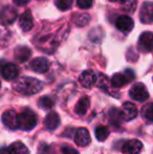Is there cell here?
Instances as JSON below:
<instances>
[{
	"mask_svg": "<svg viewBox=\"0 0 153 154\" xmlns=\"http://www.w3.org/2000/svg\"><path fill=\"white\" fill-rule=\"evenodd\" d=\"M139 49L143 53H150L153 51V34L150 32H145L139 36Z\"/></svg>",
	"mask_w": 153,
	"mask_h": 154,
	"instance_id": "obj_6",
	"label": "cell"
},
{
	"mask_svg": "<svg viewBox=\"0 0 153 154\" xmlns=\"http://www.w3.org/2000/svg\"><path fill=\"white\" fill-rule=\"evenodd\" d=\"M137 5V0H124L122 2V6L126 12H134Z\"/></svg>",
	"mask_w": 153,
	"mask_h": 154,
	"instance_id": "obj_24",
	"label": "cell"
},
{
	"mask_svg": "<svg viewBox=\"0 0 153 154\" xmlns=\"http://www.w3.org/2000/svg\"><path fill=\"white\" fill-rule=\"evenodd\" d=\"M139 20L144 24H152L153 23V2L143 3L139 11Z\"/></svg>",
	"mask_w": 153,
	"mask_h": 154,
	"instance_id": "obj_7",
	"label": "cell"
},
{
	"mask_svg": "<svg viewBox=\"0 0 153 154\" xmlns=\"http://www.w3.org/2000/svg\"><path fill=\"white\" fill-rule=\"evenodd\" d=\"M80 83L85 88H91L96 82V75L92 70H85L81 73L79 78Z\"/></svg>",
	"mask_w": 153,
	"mask_h": 154,
	"instance_id": "obj_13",
	"label": "cell"
},
{
	"mask_svg": "<svg viewBox=\"0 0 153 154\" xmlns=\"http://www.w3.org/2000/svg\"><path fill=\"white\" fill-rule=\"evenodd\" d=\"M108 1H110V2H121V3H122L124 0H108Z\"/></svg>",
	"mask_w": 153,
	"mask_h": 154,
	"instance_id": "obj_31",
	"label": "cell"
},
{
	"mask_svg": "<svg viewBox=\"0 0 153 154\" xmlns=\"http://www.w3.org/2000/svg\"><path fill=\"white\" fill-rule=\"evenodd\" d=\"M90 140V134L86 128H79L76 132L75 135V143L80 147H85L87 145H89Z\"/></svg>",
	"mask_w": 153,
	"mask_h": 154,
	"instance_id": "obj_12",
	"label": "cell"
},
{
	"mask_svg": "<svg viewBox=\"0 0 153 154\" xmlns=\"http://www.w3.org/2000/svg\"><path fill=\"white\" fill-rule=\"evenodd\" d=\"M0 86H1V83H0Z\"/></svg>",
	"mask_w": 153,
	"mask_h": 154,
	"instance_id": "obj_32",
	"label": "cell"
},
{
	"mask_svg": "<svg viewBox=\"0 0 153 154\" xmlns=\"http://www.w3.org/2000/svg\"><path fill=\"white\" fill-rule=\"evenodd\" d=\"M19 26L23 32H29L34 26L33 16L31 14V11H25L19 18Z\"/></svg>",
	"mask_w": 153,
	"mask_h": 154,
	"instance_id": "obj_14",
	"label": "cell"
},
{
	"mask_svg": "<svg viewBox=\"0 0 153 154\" xmlns=\"http://www.w3.org/2000/svg\"><path fill=\"white\" fill-rule=\"evenodd\" d=\"M62 34H64V32L58 29L57 32H45L42 36L38 35L37 38H36V44L39 45V47H40L39 49H43V51H45V48L56 47L60 43V41L64 38Z\"/></svg>",
	"mask_w": 153,
	"mask_h": 154,
	"instance_id": "obj_2",
	"label": "cell"
},
{
	"mask_svg": "<svg viewBox=\"0 0 153 154\" xmlns=\"http://www.w3.org/2000/svg\"><path fill=\"white\" fill-rule=\"evenodd\" d=\"M115 26L118 31L123 32H129L134 26V22H133V20L129 16L123 15V16H120L116 19Z\"/></svg>",
	"mask_w": 153,
	"mask_h": 154,
	"instance_id": "obj_10",
	"label": "cell"
},
{
	"mask_svg": "<svg viewBox=\"0 0 153 154\" xmlns=\"http://www.w3.org/2000/svg\"><path fill=\"white\" fill-rule=\"evenodd\" d=\"M13 1H14V3L16 4V5L21 6V5H25V4H27L31 0H13Z\"/></svg>",
	"mask_w": 153,
	"mask_h": 154,
	"instance_id": "obj_30",
	"label": "cell"
},
{
	"mask_svg": "<svg viewBox=\"0 0 153 154\" xmlns=\"http://www.w3.org/2000/svg\"><path fill=\"white\" fill-rule=\"evenodd\" d=\"M17 18V11L13 6H4L0 13V20L4 24H12Z\"/></svg>",
	"mask_w": 153,
	"mask_h": 154,
	"instance_id": "obj_11",
	"label": "cell"
},
{
	"mask_svg": "<svg viewBox=\"0 0 153 154\" xmlns=\"http://www.w3.org/2000/svg\"><path fill=\"white\" fill-rule=\"evenodd\" d=\"M10 154H29L27 147L22 142H16L8 147Z\"/></svg>",
	"mask_w": 153,
	"mask_h": 154,
	"instance_id": "obj_21",
	"label": "cell"
},
{
	"mask_svg": "<svg viewBox=\"0 0 153 154\" xmlns=\"http://www.w3.org/2000/svg\"><path fill=\"white\" fill-rule=\"evenodd\" d=\"M90 21V16L88 14H81L76 18L75 22H76V25L78 26H85L89 23Z\"/></svg>",
	"mask_w": 153,
	"mask_h": 154,
	"instance_id": "obj_26",
	"label": "cell"
},
{
	"mask_svg": "<svg viewBox=\"0 0 153 154\" xmlns=\"http://www.w3.org/2000/svg\"><path fill=\"white\" fill-rule=\"evenodd\" d=\"M62 154H79V152L76 150L75 148H72V147H63L61 149Z\"/></svg>",
	"mask_w": 153,
	"mask_h": 154,
	"instance_id": "obj_29",
	"label": "cell"
},
{
	"mask_svg": "<svg viewBox=\"0 0 153 154\" xmlns=\"http://www.w3.org/2000/svg\"><path fill=\"white\" fill-rule=\"evenodd\" d=\"M72 2L74 0H56L55 3L60 11H67L72 5Z\"/></svg>",
	"mask_w": 153,
	"mask_h": 154,
	"instance_id": "obj_25",
	"label": "cell"
},
{
	"mask_svg": "<svg viewBox=\"0 0 153 154\" xmlns=\"http://www.w3.org/2000/svg\"><path fill=\"white\" fill-rule=\"evenodd\" d=\"M32 55V51L26 46H19L15 51V58L19 62H25L29 59Z\"/></svg>",
	"mask_w": 153,
	"mask_h": 154,
	"instance_id": "obj_20",
	"label": "cell"
},
{
	"mask_svg": "<svg viewBox=\"0 0 153 154\" xmlns=\"http://www.w3.org/2000/svg\"><path fill=\"white\" fill-rule=\"evenodd\" d=\"M134 72L131 69H127L125 70L124 73H115L111 79V85L115 88H120L122 86L126 85L130 81L134 79Z\"/></svg>",
	"mask_w": 153,
	"mask_h": 154,
	"instance_id": "obj_4",
	"label": "cell"
},
{
	"mask_svg": "<svg viewBox=\"0 0 153 154\" xmlns=\"http://www.w3.org/2000/svg\"><path fill=\"white\" fill-rule=\"evenodd\" d=\"M109 135V130L105 126H99L96 129V137L100 142H104Z\"/></svg>",
	"mask_w": 153,
	"mask_h": 154,
	"instance_id": "obj_23",
	"label": "cell"
},
{
	"mask_svg": "<svg viewBox=\"0 0 153 154\" xmlns=\"http://www.w3.org/2000/svg\"><path fill=\"white\" fill-rule=\"evenodd\" d=\"M13 88L17 92L25 95L36 94L42 89V83L38 79L31 77H22L16 80L13 85Z\"/></svg>",
	"mask_w": 153,
	"mask_h": 154,
	"instance_id": "obj_1",
	"label": "cell"
},
{
	"mask_svg": "<svg viewBox=\"0 0 153 154\" xmlns=\"http://www.w3.org/2000/svg\"><path fill=\"white\" fill-rule=\"evenodd\" d=\"M39 106H40L41 108H43V109L48 110V109H50V108H53L54 102L50 97H41L40 101H39Z\"/></svg>",
	"mask_w": 153,
	"mask_h": 154,
	"instance_id": "obj_27",
	"label": "cell"
},
{
	"mask_svg": "<svg viewBox=\"0 0 153 154\" xmlns=\"http://www.w3.org/2000/svg\"><path fill=\"white\" fill-rule=\"evenodd\" d=\"M18 73H19L18 67H17L15 64H13V63H8V64H5L1 68L2 77H3L5 80H8V81L15 80L17 77H18Z\"/></svg>",
	"mask_w": 153,
	"mask_h": 154,
	"instance_id": "obj_16",
	"label": "cell"
},
{
	"mask_svg": "<svg viewBox=\"0 0 153 154\" xmlns=\"http://www.w3.org/2000/svg\"><path fill=\"white\" fill-rule=\"evenodd\" d=\"M2 123L10 129H17L19 128V124H18V114L16 113L13 110H8V111H5L1 116Z\"/></svg>",
	"mask_w": 153,
	"mask_h": 154,
	"instance_id": "obj_9",
	"label": "cell"
},
{
	"mask_svg": "<svg viewBox=\"0 0 153 154\" xmlns=\"http://www.w3.org/2000/svg\"><path fill=\"white\" fill-rule=\"evenodd\" d=\"M143 149V144L139 140H130L125 143L123 147L124 153L127 154H139Z\"/></svg>",
	"mask_w": 153,
	"mask_h": 154,
	"instance_id": "obj_17",
	"label": "cell"
},
{
	"mask_svg": "<svg viewBox=\"0 0 153 154\" xmlns=\"http://www.w3.org/2000/svg\"><path fill=\"white\" fill-rule=\"evenodd\" d=\"M142 116L145 120L153 122V103H147L142 108Z\"/></svg>",
	"mask_w": 153,
	"mask_h": 154,
	"instance_id": "obj_22",
	"label": "cell"
},
{
	"mask_svg": "<svg viewBox=\"0 0 153 154\" xmlns=\"http://www.w3.org/2000/svg\"><path fill=\"white\" fill-rule=\"evenodd\" d=\"M43 125L46 129L48 130H54L60 125V116H58V113L51 111L45 116L44 122H43Z\"/></svg>",
	"mask_w": 153,
	"mask_h": 154,
	"instance_id": "obj_18",
	"label": "cell"
},
{
	"mask_svg": "<svg viewBox=\"0 0 153 154\" xmlns=\"http://www.w3.org/2000/svg\"><path fill=\"white\" fill-rule=\"evenodd\" d=\"M89 106H90L89 99L87 97H83L77 103L76 107H75V112H76L78 116H84L88 111V109H89Z\"/></svg>",
	"mask_w": 153,
	"mask_h": 154,
	"instance_id": "obj_19",
	"label": "cell"
},
{
	"mask_svg": "<svg viewBox=\"0 0 153 154\" xmlns=\"http://www.w3.org/2000/svg\"><path fill=\"white\" fill-rule=\"evenodd\" d=\"M129 95L131 97V99L137 102H145L149 97L147 88L143 83L134 84L129 90Z\"/></svg>",
	"mask_w": 153,
	"mask_h": 154,
	"instance_id": "obj_5",
	"label": "cell"
},
{
	"mask_svg": "<svg viewBox=\"0 0 153 154\" xmlns=\"http://www.w3.org/2000/svg\"><path fill=\"white\" fill-rule=\"evenodd\" d=\"M120 112H121V118H122V120L126 121V122H129V121H132L133 119L136 118L137 108L133 103L126 102V103L123 105L122 110H121Z\"/></svg>",
	"mask_w": 153,
	"mask_h": 154,
	"instance_id": "obj_8",
	"label": "cell"
},
{
	"mask_svg": "<svg viewBox=\"0 0 153 154\" xmlns=\"http://www.w3.org/2000/svg\"><path fill=\"white\" fill-rule=\"evenodd\" d=\"M19 128L24 131H31L37 125V116L34 111L26 108L18 116Z\"/></svg>",
	"mask_w": 153,
	"mask_h": 154,
	"instance_id": "obj_3",
	"label": "cell"
},
{
	"mask_svg": "<svg viewBox=\"0 0 153 154\" xmlns=\"http://www.w3.org/2000/svg\"><path fill=\"white\" fill-rule=\"evenodd\" d=\"M31 68L35 72L44 73L49 69V62L46 58H36L31 62Z\"/></svg>",
	"mask_w": 153,
	"mask_h": 154,
	"instance_id": "obj_15",
	"label": "cell"
},
{
	"mask_svg": "<svg viewBox=\"0 0 153 154\" xmlns=\"http://www.w3.org/2000/svg\"><path fill=\"white\" fill-rule=\"evenodd\" d=\"M93 0H77V5L80 8H91Z\"/></svg>",
	"mask_w": 153,
	"mask_h": 154,
	"instance_id": "obj_28",
	"label": "cell"
}]
</instances>
